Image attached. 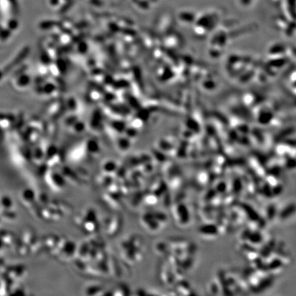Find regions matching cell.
<instances>
[{"instance_id": "cell-1", "label": "cell", "mask_w": 296, "mask_h": 296, "mask_svg": "<svg viewBox=\"0 0 296 296\" xmlns=\"http://www.w3.org/2000/svg\"><path fill=\"white\" fill-rule=\"evenodd\" d=\"M296 212V205L295 204H288L285 207L283 208V209L281 210L279 212L278 215L281 220H287L288 218H289L290 217H291L294 213Z\"/></svg>"}, {"instance_id": "cell-2", "label": "cell", "mask_w": 296, "mask_h": 296, "mask_svg": "<svg viewBox=\"0 0 296 296\" xmlns=\"http://www.w3.org/2000/svg\"><path fill=\"white\" fill-rule=\"evenodd\" d=\"M200 232L202 234H208V235H214L218 233L217 228L210 224H208L207 226H202L200 228Z\"/></svg>"}]
</instances>
